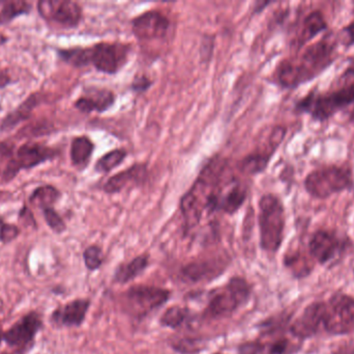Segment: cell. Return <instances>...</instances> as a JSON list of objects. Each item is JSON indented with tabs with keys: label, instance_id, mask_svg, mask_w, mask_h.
Returning a JSON list of instances; mask_svg holds the SVG:
<instances>
[{
	"label": "cell",
	"instance_id": "cell-1",
	"mask_svg": "<svg viewBox=\"0 0 354 354\" xmlns=\"http://www.w3.org/2000/svg\"><path fill=\"white\" fill-rule=\"evenodd\" d=\"M338 44L332 35H328L295 57L285 58L274 73L277 85L293 89L313 80L334 64L338 56Z\"/></svg>",
	"mask_w": 354,
	"mask_h": 354
},
{
	"label": "cell",
	"instance_id": "cell-2",
	"mask_svg": "<svg viewBox=\"0 0 354 354\" xmlns=\"http://www.w3.org/2000/svg\"><path fill=\"white\" fill-rule=\"evenodd\" d=\"M354 104V62L349 64L337 82L326 91L311 89L295 102V112L307 114L315 122H326Z\"/></svg>",
	"mask_w": 354,
	"mask_h": 354
},
{
	"label": "cell",
	"instance_id": "cell-3",
	"mask_svg": "<svg viewBox=\"0 0 354 354\" xmlns=\"http://www.w3.org/2000/svg\"><path fill=\"white\" fill-rule=\"evenodd\" d=\"M259 224L260 247L266 253H277L284 240L286 212L280 197L274 193H264L260 197Z\"/></svg>",
	"mask_w": 354,
	"mask_h": 354
},
{
	"label": "cell",
	"instance_id": "cell-4",
	"mask_svg": "<svg viewBox=\"0 0 354 354\" xmlns=\"http://www.w3.org/2000/svg\"><path fill=\"white\" fill-rule=\"evenodd\" d=\"M308 195L316 200H326L337 193L353 191V172L349 166L328 164L314 168L304 181Z\"/></svg>",
	"mask_w": 354,
	"mask_h": 354
},
{
	"label": "cell",
	"instance_id": "cell-5",
	"mask_svg": "<svg viewBox=\"0 0 354 354\" xmlns=\"http://www.w3.org/2000/svg\"><path fill=\"white\" fill-rule=\"evenodd\" d=\"M251 293L252 287L248 281L235 276L210 297L203 316L207 319L229 317L249 301Z\"/></svg>",
	"mask_w": 354,
	"mask_h": 354
},
{
	"label": "cell",
	"instance_id": "cell-6",
	"mask_svg": "<svg viewBox=\"0 0 354 354\" xmlns=\"http://www.w3.org/2000/svg\"><path fill=\"white\" fill-rule=\"evenodd\" d=\"M170 294L171 292L167 289L136 285L122 294V307L129 315L140 320L165 305L169 301Z\"/></svg>",
	"mask_w": 354,
	"mask_h": 354
},
{
	"label": "cell",
	"instance_id": "cell-7",
	"mask_svg": "<svg viewBox=\"0 0 354 354\" xmlns=\"http://www.w3.org/2000/svg\"><path fill=\"white\" fill-rule=\"evenodd\" d=\"M43 326V317L37 312L31 311L23 316L4 332L3 341L14 351L12 353L2 354L28 353L35 346V338Z\"/></svg>",
	"mask_w": 354,
	"mask_h": 354
},
{
	"label": "cell",
	"instance_id": "cell-8",
	"mask_svg": "<svg viewBox=\"0 0 354 354\" xmlns=\"http://www.w3.org/2000/svg\"><path fill=\"white\" fill-rule=\"evenodd\" d=\"M324 328L332 336H344L354 332V299L336 294L326 303Z\"/></svg>",
	"mask_w": 354,
	"mask_h": 354
},
{
	"label": "cell",
	"instance_id": "cell-9",
	"mask_svg": "<svg viewBox=\"0 0 354 354\" xmlns=\"http://www.w3.org/2000/svg\"><path fill=\"white\" fill-rule=\"evenodd\" d=\"M57 152L51 148L35 143H27L21 145L16 156L10 158L1 175L3 182H10L22 170L35 168L48 160L54 159Z\"/></svg>",
	"mask_w": 354,
	"mask_h": 354
},
{
	"label": "cell",
	"instance_id": "cell-10",
	"mask_svg": "<svg viewBox=\"0 0 354 354\" xmlns=\"http://www.w3.org/2000/svg\"><path fill=\"white\" fill-rule=\"evenodd\" d=\"M130 51L127 44L101 42L89 47V62L99 72L115 75L128 62Z\"/></svg>",
	"mask_w": 354,
	"mask_h": 354
},
{
	"label": "cell",
	"instance_id": "cell-11",
	"mask_svg": "<svg viewBox=\"0 0 354 354\" xmlns=\"http://www.w3.org/2000/svg\"><path fill=\"white\" fill-rule=\"evenodd\" d=\"M287 134L286 127L282 125L274 126L268 135V143L262 151L249 154L237 164L239 170L247 176H256L268 168L272 156L278 151Z\"/></svg>",
	"mask_w": 354,
	"mask_h": 354
},
{
	"label": "cell",
	"instance_id": "cell-12",
	"mask_svg": "<svg viewBox=\"0 0 354 354\" xmlns=\"http://www.w3.org/2000/svg\"><path fill=\"white\" fill-rule=\"evenodd\" d=\"M37 10L44 19L64 28H74L82 20V8L75 1L43 0L37 3Z\"/></svg>",
	"mask_w": 354,
	"mask_h": 354
},
{
	"label": "cell",
	"instance_id": "cell-13",
	"mask_svg": "<svg viewBox=\"0 0 354 354\" xmlns=\"http://www.w3.org/2000/svg\"><path fill=\"white\" fill-rule=\"evenodd\" d=\"M169 19L159 10H147L132 20V31L139 41L164 39L169 33Z\"/></svg>",
	"mask_w": 354,
	"mask_h": 354
},
{
	"label": "cell",
	"instance_id": "cell-14",
	"mask_svg": "<svg viewBox=\"0 0 354 354\" xmlns=\"http://www.w3.org/2000/svg\"><path fill=\"white\" fill-rule=\"evenodd\" d=\"M347 239L330 230L316 231L309 241V253L320 264H326L346 249Z\"/></svg>",
	"mask_w": 354,
	"mask_h": 354
},
{
	"label": "cell",
	"instance_id": "cell-15",
	"mask_svg": "<svg viewBox=\"0 0 354 354\" xmlns=\"http://www.w3.org/2000/svg\"><path fill=\"white\" fill-rule=\"evenodd\" d=\"M326 303L316 301L310 303L305 311L291 324L289 330L295 338L306 340L313 338L324 328Z\"/></svg>",
	"mask_w": 354,
	"mask_h": 354
},
{
	"label": "cell",
	"instance_id": "cell-16",
	"mask_svg": "<svg viewBox=\"0 0 354 354\" xmlns=\"http://www.w3.org/2000/svg\"><path fill=\"white\" fill-rule=\"evenodd\" d=\"M89 308V299H78L68 301L66 305L54 310L51 315V322L57 328H79L84 322Z\"/></svg>",
	"mask_w": 354,
	"mask_h": 354
},
{
	"label": "cell",
	"instance_id": "cell-17",
	"mask_svg": "<svg viewBox=\"0 0 354 354\" xmlns=\"http://www.w3.org/2000/svg\"><path fill=\"white\" fill-rule=\"evenodd\" d=\"M149 177V168L145 163H135L131 168L118 172L110 177L103 186V191L108 195L122 193L124 188L130 186H140L145 183Z\"/></svg>",
	"mask_w": 354,
	"mask_h": 354
},
{
	"label": "cell",
	"instance_id": "cell-18",
	"mask_svg": "<svg viewBox=\"0 0 354 354\" xmlns=\"http://www.w3.org/2000/svg\"><path fill=\"white\" fill-rule=\"evenodd\" d=\"M227 267V260L224 258H212L192 262L181 269V274L191 282L198 283L212 281L223 274Z\"/></svg>",
	"mask_w": 354,
	"mask_h": 354
},
{
	"label": "cell",
	"instance_id": "cell-19",
	"mask_svg": "<svg viewBox=\"0 0 354 354\" xmlns=\"http://www.w3.org/2000/svg\"><path fill=\"white\" fill-rule=\"evenodd\" d=\"M115 101L116 96L113 91L95 87V89H89L84 96L77 99V101L75 102V107L84 114H91V112L103 114L113 107Z\"/></svg>",
	"mask_w": 354,
	"mask_h": 354
},
{
	"label": "cell",
	"instance_id": "cell-20",
	"mask_svg": "<svg viewBox=\"0 0 354 354\" xmlns=\"http://www.w3.org/2000/svg\"><path fill=\"white\" fill-rule=\"evenodd\" d=\"M248 197V187L236 178L227 181V185H223L220 199V211L233 215L236 213Z\"/></svg>",
	"mask_w": 354,
	"mask_h": 354
},
{
	"label": "cell",
	"instance_id": "cell-21",
	"mask_svg": "<svg viewBox=\"0 0 354 354\" xmlns=\"http://www.w3.org/2000/svg\"><path fill=\"white\" fill-rule=\"evenodd\" d=\"M328 28V21L322 10H315L310 12L304 19L301 30L295 41L297 50L301 49L308 42L312 41L314 37Z\"/></svg>",
	"mask_w": 354,
	"mask_h": 354
},
{
	"label": "cell",
	"instance_id": "cell-22",
	"mask_svg": "<svg viewBox=\"0 0 354 354\" xmlns=\"http://www.w3.org/2000/svg\"><path fill=\"white\" fill-rule=\"evenodd\" d=\"M179 208L183 215V231L185 234H189L199 226L204 211L203 206L197 195L189 189L181 197Z\"/></svg>",
	"mask_w": 354,
	"mask_h": 354
},
{
	"label": "cell",
	"instance_id": "cell-23",
	"mask_svg": "<svg viewBox=\"0 0 354 354\" xmlns=\"http://www.w3.org/2000/svg\"><path fill=\"white\" fill-rule=\"evenodd\" d=\"M95 151V143L89 137L82 135L73 139L71 143V160L73 166L80 170L87 168Z\"/></svg>",
	"mask_w": 354,
	"mask_h": 354
},
{
	"label": "cell",
	"instance_id": "cell-24",
	"mask_svg": "<svg viewBox=\"0 0 354 354\" xmlns=\"http://www.w3.org/2000/svg\"><path fill=\"white\" fill-rule=\"evenodd\" d=\"M149 264V256L143 255L138 256L131 260L128 263L122 264L118 266V269L114 274V281L118 284H127L131 281L140 276L145 270L147 269Z\"/></svg>",
	"mask_w": 354,
	"mask_h": 354
},
{
	"label": "cell",
	"instance_id": "cell-25",
	"mask_svg": "<svg viewBox=\"0 0 354 354\" xmlns=\"http://www.w3.org/2000/svg\"><path fill=\"white\" fill-rule=\"evenodd\" d=\"M39 101V94H33L30 97L25 100L24 103L21 104L18 108L14 112L8 114L6 118L2 120L0 124V130L8 131L14 128L15 126L22 122V121L27 120L30 116L31 112L33 108L37 105Z\"/></svg>",
	"mask_w": 354,
	"mask_h": 354
},
{
	"label": "cell",
	"instance_id": "cell-26",
	"mask_svg": "<svg viewBox=\"0 0 354 354\" xmlns=\"http://www.w3.org/2000/svg\"><path fill=\"white\" fill-rule=\"evenodd\" d=\"M128 156L126 149H115L108 152L95 162V170L99 174H108L122 166Z\"/></svg>",
	"mask_w": 354,
	"mask_h": 354
},
{
	"label": "cell",
	"instance_id": "cell-27",
	"mask_svg": "<svg viewBox=\"0 0 354 354\" xmlns=\"http://www.w3.org/2000/svg\"><path fill=\"white\" fill-rule=\"evenodd\" d=\"M59 197L60 193L55 187L51 186V185H45V186L35 189L29 201H30L31 205L44 210L46 208L53 207Z\"/></svg>",
	"mask_w": 354,
	"mask_h": 354
},
{
	"label": "cell",
	"instance_id": "cell-28",
	"mask_svg": "<svg viewBox=\"0 0 354 354\" xmlns=\"http://www.w3.org/2000/svg\"><path fill=\"white\" fill-rule=\"evenodd\" d=\"M189 310L187 308L174 307L169 308L166 310L165 313L162 315L160 319V324L165 328H172V330H177L183 326V324L189 319Z\"/></svg>",
	"mask_w": 354,
	"mask_h": 354
},
{
	"label": "cell",
	"instance_id": "cell-29",
	"mask_svg": "<svg viewBox=\"0 0 354 354\" xmlns=\"http://www.w3.org/2000/svg\"><path fill=\"white\" fill-rule=\"evenodd\" d=\"M60 60L66 62L71 66L76 68H83V67L89 66V47H75L68 48V49H60L58 51Z\"/></svg>",
	"mask_w": 354,
	"mask_h": 354
},
{
	"label": "cell",
	"instance_id": "cell-30",
	"mask_svg": "<svg viewBox=\"0 0 354 354\" xmlns=\"http://www.w3.org/2000/svg\"><path fill=\"white\" fill-rule=\"evenodd\" d=\"M31 6L25 1L6 2L0 10V25L8 24L20 15L28 14Z\"/></svg>",
	"mask_w": 354,
	"mask_h": 354
},
{
	"label": "cell",
	"instance_id": "cell-31",
	"mask_svg": "<svg viewBox=\"0 0 354 354\" xmlns=\"http://www.w3.org/2000/svg\"><path fill=\"white\" fill-rule=\"evenodd\" d=\"M285 264L297 278H305L312 272V264L308 258L299 251L290 255L288 254L285 258Z\"/></svg>",
	"mask_w": 354,
	"mask_h": 354
},
{
	"label": "cell",
	"instance_id": "cell-32",
	"mask_svg": "<svg viewBox=\"0 0 354 354\" xmlns=\"http://www.w3.org/2000/svg\"><path fill=\"white\" fill-rule=\"evenodd\" d=\"M83 260L87 269L95 272L103 264V251L97 245H91L83 253Z\"/></svg>",
	"mask_w": 354,
	"mask_h": 354
},
{
	"label": "cell",
	"instance_id": "cell-33",
	"mask_svg": "<svg viewBox=\"0 0 354 354\" xmlns=\"http://www.w3.org/2000/svg\"><path fill=\"white\" fill-rule=\"evenodd\" d=\"M44 218L49 228L56 234H62L66 230V224L62 216L54 210L53 207L43 210Z\"/></svg>",
	"mask_w": 354,
	"mask_h": 354
},
{
	"label": "cell",
	"instance_id": "cell-34",
	"mask_svg": "<svg viewBox=\"0 0 354 354\" xmlns=\"http://www.w3.org/2000/svg\"><path fill=\"white\" fill-rule=\"evenodd\" d=\"M239 354H274L272 343L250 342L239 347Z\"/></svg>",
	"mask_w": 354,
	"mask_h": 354
},
{
	"label": "cell",
	"instance_id": "cell-35",
	"mask_svg": "<svg viewBox=\"0 0 354 354\" xmlns=\"http://www.w3.org/2000/svg\"><path fill=\"white\" fill-rule=\"evenodd\" d=\"M20 235V229L12 224H6L0 218V242L8 245L18 238Z\"/></svg>",
	"mask_w": 354,
	"mask_h": 354
},
{
	"label": "cell",
	"instance_id": "cell-36",
	"mask_svg": "<svg viewBox=\"0 0 354 354\" xmlns=\"http://www.w3.org/2000/svg\"><path fill=\"white\" fill-rule=\"evenodd\" d=\"M214 49V35H204L203 39H202L201 46H200V57H201L202 62H208L212 60Z\"/></svg>",
	"mask_w": 354,
	"mask_h": 354
},
{
	"label": "cell",
	"instance_id": "cell-37",
	"mask_svg": "<svg viewBox=\"0 0 354 354\" xmlns=\"http://www.w3.org/2000/svg\"><path fill=\"white\" fill-rule=\"evenodd\" d=\"M153 85V80L147 75H136L131 82L130 89L136 94H142L149 91Z\"/></svg>",
	"mask_w": 354,
	"mask_h": 354
},
{
	"label": "cell",
	"instance_id": "cell-38",
	"mask_svg": "<svg viewBox=\"0 0 354 354\" xmlns=\"http://www.w3.org/2000/svg\"><path fill=\"white\" fill-rule=\"evenodd\" d=\"M341 37H342V44L346 48H351L354 46V21H351L348 24L345 25L341 29Z\"/></svg>",
	"mask_w": 354,
	"mask_h": 354
},
{
	"label": "cell",
	"instance_id": "cell-39",
	"mask_svg": "<svg viewBox=\"0 0 354 354\" xmlns=\"http://www.w3.org/2000/svg\"><path fill=\"white\" fill-rule=\"evenodd\" d=\"M272 2L270 1H257L255 3V6H254V14H259V12H261L262 10H264V8H266V6H270V4H272Z\"/></svg>",
	"mask_w": 354,
	"mask_h": 354
},
{
	"label": "cell",
	"instance_id": "cell-40",
	"mask_svg": "<svg viewBox=\"0 0 354 354\" xmlns=\"http://www.w3.org/2000/svg\"><path fill=\"white\" fill-rule=\"evenodd\" d=\"M10 82V76L6 74L3 71L0 70V89H3L4 87Z\"/></svg>",
	"mask_w": 354,
	"mask_h": 354
},
{
	"label": "cell",
	"instance_id": "cell-41",
	"mask_svg": "<svg viewBox=\"0 0 354 354\" xmlns=\"http://www.w3.org/2000/svg\"><path fill=\"white\" fill-rule=\"evenodd\" d=\"M6 42H8V37H6V35H2V33H0V46L4 45Z\"/></svg>",
	"mask_w": 354,
	"mask_h": 354
},
{
	"label": "cell",
	"instance_id": "cell-42",
	"mask_svg": "<svg viewBox=\"0 0 354 354\" xmlns=\"http://www.w3.org/2000/svg\"><path fill=\"white\" fill-rule=\"evenodd\" d=\"M4 336V330H2L1 322H0V344H1L2 341H3Z\"/></svg>",
	"mask_w": 354,
	"mask_h": 354
},
{
	"label": "cell",
	"instance_id": "cell-43",
	"mask_svg": "<svg viewBox=\"0 0 354 354\" xmlns=\"http://www.w3.org/2000/svg\"><path fill=\"white\" fill-rule=\"evenodd\" d=\"M214 354H222V353H214Z\"/></svg>",
	"mask_w": 354,
	"mask_h": 354
}]
</instances>
